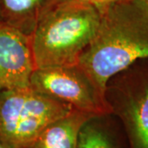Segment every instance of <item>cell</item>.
<instances>
[{
    "instance_id": "cell-3",
    "label": "cell",
    "mask_w": 148,
    "mask_h": 148,
    "mask_svg": "<svg viewBox=\"0 0 148 148\" xmlns=\"http://www.w3.org/2000/svg\"><path fill=\"white\" fill-rule=\"evenodd\" d=\"M73 109L32 86L0 91V143L6 148H31L54 121Z\"/></svg>"
},
{
    "instance_id": "cell-1",
    "label": "cell",
    "mask_w": 148,
    "mask_h": 148,
    "mask_svg": "<svg viewBox=\"0 0 148 148\" xmlns=\"http://www.w3.org/2000/svg\"><path fill=\"white\" fill-rule=\"evenodd\" d=\"M101 12L97 32L77 65L106 97L110 77L148 58V4L143 0H111Z\"/></svg>"
},
{
    "instance_id": "cell-6",
    "label": "cell",
    "mask_w": 148,
    "mask_h": 148,
    "mask_svg": "<svg viewBox=\"0 0 148 148\" xmlns=\"http://www.w3.org/2000/svg\"><path fill=\"white\" fill-rule=\"evenodd\" d=\"M92 117L74 110L49 124L31 148H77L80 131Z\"/></svg>"
},
{
    "instance_id": "cell-8",
    "label": "cell",
    "mask_w": 148,
    "mask_h": 148,
    "mask_svg": "<svg viewBox=\"0 0 148 148\" xmlns=\"http://www.w3.org/2000/svg\"><path fill=\"white\" fill-rule=\"evenodd\" d=\"M103 116L90 118L82 126L77 148H121Z\"/></svg>"
},
{
    "instance_id": "cell-10",
    "label": "cell",
    "mask_w": 148,
    "mask_h": 148,
    "mask_svg": "<svg viewBox=\"0 0 148 148\" xmlns=\"http://www.w3.org/2000/svg\"><path fill=\"white\" fill-rule=\"evenodd\" d=\"M80 1H83V2L89 3L90 4H93L101 11L103 9V8L111 0H80Z\"/></svg>"
},
{
    "instance_id": "cell-2",
    "label": "cell",
    "mask_w": 148,
    "mask_h": 148,
    "mask_svg": "<svg viewBox=\"0 0 148 148\" xmlns=\"http://www.w3.org/2000/svg\"><path fill=\"white\" fill-rule=\"evenodd\" d=\"M101 10L80 0H56L37 17L31 37L36 69L77 65L94 39Z\"/></svg>"
},
{
    "instance_id": "cell-11",
    "label": "cell",
    "mask_w": 148,
    "mask_h": 148,
    "mask_svg": "<svg viewBox=\"0 0 148 148\" xmlns=\"http://www.w3.org/2000/svg\"><path fill=\"white\" fill-rule=\"evenodd\" d=\"M0 148H6V147H3V145H2V144L0 143Z\"/></svg>"
},
{
    "instance_id": "cell-4",
    "label": "cell",
    "mask_w": 148,
    "mask_h": 148,
    "mask_svg": "<svg viewBox=\"0 0 148 148\" xmlns=\"http://www.w3.org/2000/svg\"><path fill=\"white\" fill-rule=\"evenodd\" d=\"M30 82L33 89L68 104L75 110L94 117L113 112L106 97L77 64L35 69Z\"/></svg>"
},
{
    "instance_id": "cell-9",
    "label": "cell",
    "mask_w": 148,
    "mask_h": 148,
    "mask_svg": "<svg viewBox=\"0 0 148 148\" xmlns=\"http://www.w3.org/2000/svg\"><path fill=\"white\" fill-rule=\"evenodd\" d=\"M6 10L13 15L38 16L56 0H2Z\"/></svg>"
},
{
    "instance_id": "cell-7",
    "label": "cell",
    "mask_w": 148,
    "mask_h": 148,
    "mask_svg": "<svg viewBox=\"0 0 148 148\" xmlns=\"http://www.w3.org/2000/svg\"><path fill=\"white\" fill-rule=\"evenodd\" d=\"M131 148H148V86L122 114Z\"/></svg>"
},
{
    "instance_id": "cell-12",
    "label": "cell",
    "mask_w": 148,
    "mask_h": 148,
    "mask_svg": "<svg viewBox=\"0 0 148 148\" xmlns=\"http://www.w3.org/2000/svg\"><path fill=\"white\" fill-rule=\"evenodd\" d=\"M143 2H145V3H147L148 4V0H143Z\"/></svg>"
},
{
    "instance_id": "cell-5",
    "label": "cell",
    "mask_w": 148,
    "mask_h": 148,
    "mask_svg": "<svg viewBox=\"0 0 148 148\" xmlns=\"http://www.w3.org/2000/svg\"><path fill=\"white\" fill-rule=\"evenodd\" d=\"M35 69L31 37L16 27L0 25V91L30 87Z\"/></svg>"
}]
</instances>
